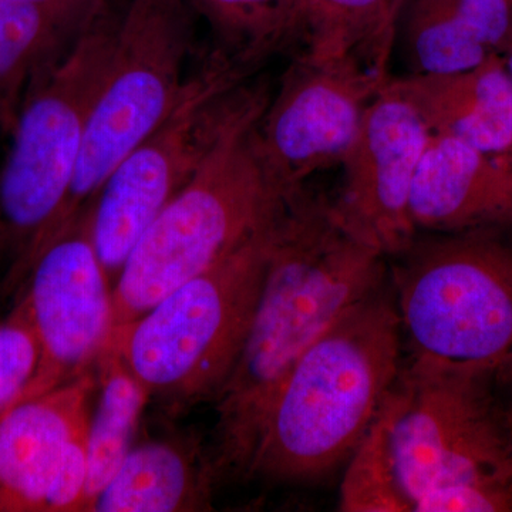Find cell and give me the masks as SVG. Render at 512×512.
Here are the masks:
<instances>
[{"instance_id": "6da1fadb", "label": "cell", "mask_w": 512, "mask_h": 512, "mask_svg": "<svg viewBox=\"0 0 512 512\" xmlns=\"http://www.w3.org/2000/svg\"><path fill=\"white\" fill-rule=\"evenodd\" d=\"M384 259L346 228L333 198L308 183L285 191L254 318L231 375L212 400L217 421L210 453L220 483L248 478L279 384L340 313L389 281Z\"/></svg>"}, {"instance_id": "7a4b0ae2", "label": "cell", "mask_w": 512, "mask_h": 512, "mask_svg": "<svg viewBox=\"0 0 512 512\" xmlns=\"http://www.w3.org/2000/svg\"><path fill=\"white\" fill-rule=\"evenodd\" d=\"M494 375L403 360L345 464L339 510L413 512L440 488L512 473V426Z\"/></svg>"}, {"instance_id": "3957f363", "label": "cell", "mask_w": 512, "mask_h": 512, "mask_svg": "<svg viewBox=\"0 0 512 512\" xmlns=\"http://www.w3.org/2000/svg\"><path fill=\"white\" fill-rule=\"evenodd\" d=\"M402 346L387 281L293 363L266 410L248 478L308 483L348 463L399 376Z\"/></svg>"}, {"instance_id": "277c9868", "label": "cell", "mask_w": 512, "mask_h": 512, "mask_svg": "<svg viewBox=\"0 0 512 512\" xmlns=\"http://www.w3.org/2000/svg\"><path fill=\"white\" fill-rule=\"evenodd\" d=\"M271 94L268 83H254L200 170L138 239L113 286V330L217 264L274 217L286 190L269 173L258 140Z\"/></svg>"}, {"instance_id": "5b68a950", "label": "cell", "mask_w": 512, "mask_h": 512, "mask_svg": "<svg viewBox=\"0 0 512 512\" xmlns=\"http://www.w3.org/2000/svg\"><path fill=\"white\" fill-rule=\"evenodd\" d=\"M275 214L217 264L111 332L106 348L119 355L150 403L178 414L214 400L227 382L254 318Z\"/></svg>"}, {"instance_id": "8992f818", "label": "cell", "mask_w": 512, "mask_h": 512, "mask_svg": "<svg viewBox=\"0 0 512 512\" xmlns=\"http://www.w3.org/2000/svg\"><path fill=\"white\" fill-rule=\"evenodd\" d=\"M498 227L419 232L394 256L407 359L494 375L512 355V244Z\"/></svg>"}, {"instance_id": "52a82bcc", "label": "cell", "mask_w": 512, "mask_h": 512, "mask_svg": "<svg viewBox=\"0 0 512 512\" xmlns=\"http://www.w3.org/2000/svg\"><path fill=\"white\" fill-rule=\"evenodd\" d=\"M121 12L104 2L69 49L45 70L13 123L0 170V235L25 274L64 207L87 123L109 69Z\"/></svg>"}, {"instance_id": "ba28073f", "label": "cell", "mask_w": 512, "mask_h": 512, "mask_svg": "<svg viewBox=\"0 0 512 512\" xmlns=\"http://www.w3.org/2000/svg\"><path fill=\"white\" fill-rule=\"evenodd\" d=\"M252 72L214 47L188 76L167 119L101 185L93 200L92 238L111 286L138 239L190 183L247 100Z\"/></svg>"}, {"instance_id": "9c48e42d", "label": "cell", "mask_w": 512, "mask_h": 512, "mask_svg": "<svg viewBox=\"0 0 512 512\" xmlns=\"http://www.w3.org/2000/svg\"><path fill=\"white\" fill-rule=\"evenodd\" d=\"M194 43L190 0H130L121 10L72 187L46 241L94 200L111 171L177 106Z\"/></svg>"}, {"instance_id": "30bf717a", "label": "cell", "mask_w": 512, "mask_h": 512, "mask_svg": "<svg viewBox=\"0 0 512 512\" xmlns=\"http://www.w3.org/2000/svg\"><path fill=\"white\" fill-rule=\"evenodd\" d=\"M93 201L37 251L22 302L39 342V366L19 402L96 367L113 330V286L92 238ZM18 402V403H19Z\"/></svg>"}, {"instance_id": "8fae6325", "label": "cell", "mask_w": 512, "mask_h": 512, "mask_svg": "<svg viewBox=\"0 0 512 512\" xmlns=\"http://www.w3.org/2000/svg\"><path fill=\"white\" fill-rule=\"evenodd\" d=\"M390 76L349 60L319 62L298 53L258 124L262 157L276 183L289 190L340 165Z\"/></svg>"}, {"instance_id": "7c38bea8", "label": "cell", "mask_w": 512, "mask_h": 512, "mask_svg": "<svg viewBox=\"0 0 512 512\" xmlns=\"http://www.w3.org/2000/svg\"><path fill=\"white\" fill-rule=\"evenodd\" d=\"M431 133L412 103L387 80L343 157L333 207L350 232L380 254H402L419 231L410 214L414 178Z\"/></svg>"}, {"instance_id": "4fadbf2b", "label": "cell", "mask_w": 512, "mask_h": 512, "mask_svg": "<svg viewBox=\"0 0 512 512\" xmlns=\"http://www.w3.org/2000/svg\"><path fill=\"white\" fill-rule=\"evenodd\" d=\"M96 367L0 419V512H43L70 440L90 417Z\"/></svg>"}, {"instance_id": "5bb4252c", "label": "cell", "mask_w": 512, "mask_h": 512, "mask_svg": "<svg viewBox=\"0 0 512 512\" xmlns=\"http://www.w3.org/2000/svg\"><path fill=\"white\" fill-rule=\"evenodd\" d=\"M419 232L512 224V160L431 134L410 195Z\"/></svg>"}, {"instance_id": "9a60e30c", "label": "cell", "mask_w": 512, "mask_h": 512, "mask_svg": "<svg viewBox=\"0 0 512 512\" xmlns=\"http://www.w3.org/2000/svg\"><path fill=\"white\" fill-rule=\"evenodd\" d=\"M431 134L457 138L477 150H512V74L503 56L466 72L392 76Z\"/></svg>"}, {"instance_id": "2e32d148", "label": "cell", "mask_w": 512, "mask_h": 512, "mask_svg": "<svg viewBox=\"0 0 512 512\" xmlns=\"http://www.w3.org/2000/svg\"><path fill=\"white\" fill-rule=\"evenodd\" d=\"M217 484L210 447L201 440L178 436L146 441L131 448L92 511H208Z\"/></svg>"}, {"instance_id": "e0dca14e", "label": "cell", "mask_w": 512, "mask_h": 512, "mask_svg": "<svg viewBox=\"0 0 512 512\" xmlns=\"http://www.w3.org/2000/svg\"><path fill=\"white\" fill-rule=\"evenodd\" d=\"M511 39L512 0H420L404 32L407 74L466 72Z\"/></svg>"}, {"instance_id": "ac0fdd59", "label": "cell", "mask_w": 512, "mask_h": 512, "mask_svg": "<svg viewBox=\"0 0 512 512\" xmlns=\"http://www.w3.org/2000/svg\"><path fill=\"white\" fill-rule=\"evenodd\" d=\"M393 0H296L301 55L319 62L349 60L389 76Z\"/></svg>"}, {"instance_id": "d6986e66", "label": "cell", "mask_w": 512, "mask_h": 512, "mask_svg": "<svg viewBox=\"0 0 512 512\" xmlns=\"http://www.w3.org/2000/svg\"><path fill=\"white\" fill-rule=\"evenodd\" d=\"M96 376L99 396L87 423L89 476L80 511H92L94 501L134 447L141 414L150 403L146 390L113 349L101 352Z\"/></svg>"}, {"instance_id": "ffe728a7", "label": "cell", "mask_w": 512, "mask_h": 512, "mask_svg": "<svg viewBox=\"0 0 512 512\" xmlns=\"http://www.w3.org/2000/svg\"><path fill=\"white\" fill-rule=\"evenodd\" d=\"M77 36L32 3L0 0V111L13 123L26 77L55 63Z\"/></svg>"}, {"instance_id": "44dd1931", "label": "cell", "mask_w": 512, "mask_h": 512, "mask_svg": "<svg viewBox=\"0 0 512 512\" xmlns=\"http://www.w3.org/2000/svg\"><path fill=\"white\" fill-rule=\"evenodd\" d=\"M39 342L20 301L0 322V419L19 402L39 366Z\"/></svg>"}, {"instance_id": "7402d4cb", "label": "cell", "mask_w": 512, "mask_h": 512, "mask_svg": "<svg viewBox=\"0 0 512 512\" xmlns=\"http://www.w3.org/2000/svg\"><path fill=\"white\" fill-rule=\"evenodd\" d=\"M89 423V421H87ZM87 424L74 434L57 468L55 480L47 493L43 512H77L82 510L87 476Z\"/></svg>"}, {"instance_id": "603a6c76", "label": "cell", "mask_w": 512, "mask_h": 512, "mask_svg": "<svg viewBox=\"0 0 512 512\" xmlns=\"http://www.w3.org/2000/svg\"><path fill=\"white\" fill-rule=\"evenodd\" d=\"M45 10L64 29L80 35L106 0H23Z\"/></svg>"}, {"instance_id": "cb8c5ba5", "label": "cell", "mask_w": 512, "mask_h": 512, "mask_svg": "<svg viewBox=\"0 0 512 512\" xmlns=\"http://www.w3.org/2000/svg\"><path fill=\"white\" fill-rule=\"evenodd\" d=\"M494 382L500 384L501 389H503L504 399H501V397H498V399L503 404L512 426V355L494 373Z\"/></svg>"}, {"instance_id": "d4e9b609", "label": "cell", "mask_w": 512, "mask_h": 512, "mask_svg": "<svg viewBox=\"0 0 512 512\" xmlns=\"http://www.w3.org/2000/svg\"><path fill=\"white\" fill-rule=\"evenodd\" d=\"M503 59L505 66H507V69L510 70V73L512 74V39L510 45L507 46V49H505V52L503 53Z\"/></svg>"}, {"instance_id": "484cf974", "label": "cell", "mask_w": 512, "mask_h": 512, "mask_svg": "<svg viewBox=\"0 0 512 512\" xmlns=\"http://www.w3.org/2000/svg\"><path fill=\"white\" fill-rule=\"evenodd\" d=\"M508 154H510L511 160H512V150L508 151Z\"/></svg>"}]
</instances>
